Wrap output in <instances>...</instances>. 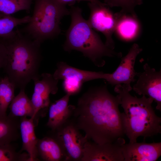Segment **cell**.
Wrapping results in <instances>:
<instances>
[{
  "label": "cell",
  "instance_id": "cell-1",
  "mask_svg": "<svg viewBox=\"0 0 161 161\" xmlns=\"http://www.w3.org/2000/svg\"><path fill=\"white\" fill-rule=\"evenodd\" d=\"M119 98L106 85L90 88L78 99L72 115L88 140L99 144L114 143L125 132Z\"/></svg>",
  "mask_w": 161,
  "mask_h": 161
},
{
  "label": "cell",
  "instance_id": "cell-2",
  "mask_svg": "<svg viewBox=\"0 0 161 161\" xmlns=\"http://www.w3.org/2000/svg\"><path fill=\"white\" fill-rule=\"evenodd\" d=\"M2 36L6 48L2 68L6 76L15 88L25 89L31 80L40 78L41 44L18 30Z\"/></svg>",
  "mask_w": 161,
  "mask_h": 161
},
{
  "label": "cell",
  "instance_id": "cell-3",
  "mask_svg": "<svg viewBox=\"0 0 161 161\" xmlns=\"http://www.w3.org/2000/svg\"><path fill=\"white\" fill-rule=\"evenodd\" d=\"M132 89L124 84L116 85L114 89L124 111L122 115L125 134L131 143L136 142L139 137H143L145 141L146 137L161 132V118L152 106L153 100L144 95L133 96L129 93Z\"/></svg>",
  "mask_w": 161,
  "mask_h": 161
},
{
  "label": "cell",
  "instance_id": "cell-4",
  "mask_svg": "<svg viewBox=\"0 0 161 161\" xmlns=\"http://www.w3.org/2000/svg\"><path fill=\"white\" fill-rule=\"evenodd\" d=\"M71 16L70 25L67 30L63 47L66 51L75 50L81 52L98 67L105 64L103 57L121 58L122 53L112 49L104 43L82 14L78 6H71L69 10Z\"/></svg>",
  "mask_w": 161,
  "mask_h": 161
},
{
  "label": "cell",
  "instance_id": "cell-5",
  "mask_svg": "<svg viewBox=\"0 0 161 161\" xmlns=\"http://www.w3.org/2000/svg\"><path fill=\"white\" fill-rule=\"evenodd\" d=\"M70 15L66 5L58 0H37L30 21L25 28L27 35L38 44L56 37L61 32L63 17Z\"/></svg>",
  "mask_w": 161,
  "mask_h": 161
},
{
  "label": "cell",
  "instance_id": "cell-6",
  "mask_svg": "<svg viewBox=\"0 0 161 161\" xmlns=\"http://www.w3.org/2000/svg\"><path fill=\"white\" fill-rule=\"evenodd\" d=\"M74 120L70 119L54 132L65 151V161L81 160L84 146L88 141L80 131Z\"/></svg>",
  "mask_w": 161,
  "mask_h": 161
},
{
  "label": "cell",
  "instance_id": "cell-7",
  "mask_svg": "<svg viewBox=\"0 0 161 161\" xmlns=\"http://www.w3.org/2000/svg\"><path fill=\"white\" fill-rule=\"evenodd\" d=\"M88 5L90 10V16L87 20L89 24L93 29L103 34L106 38L105 45L114 50L115 44L112 35L114 32L116 24L114 13L104 3L99 4L89 2Z\"/></svg>",
  "mask_w": 161,
  "mask_h": 161
},
{
  "label": "cell",
  "instance_id": "cell-8",
  "mask_svg": "<svg viewBox=\"0 0 161 161\" xmlns=\"http://www.w3.org/2000/svg\"><path fill=\"white\" fill-rule=\"evenodd\" d=\"M34 92L31 99L35 110V120L39 117H44L48 111L50 105L49 95L58 92L59 80L53 75L44 73L40 78L34 79Z\"/></svg>",
  "mask_w": 161,
  "mask_h": 161
},
{
  "label": "cell",
  "instance_id": "cell-9",
  "mask_svg": "<svg viewBox=\"0 0 161 161\" xmlns=\"http://www.w3.org/2000/svg\"><path fill=\"white\" fill-rule=\"evenodd\" d=\"M143 71L136 73L138 79L132 89L139 95L147 96L157 103L156 109L161 111V69L157 71L147 63Z\"/></svg>",
  "mask_w": 161,
  "mask_h": 161
},
{
  "label": "cell",
  "instance_id": "cell-10",
  "mask_svg": "<svg viewBox=\"0 0 161 161\" xmlns=\"http://www.w3.org/2000/svg\"><path fill=\"white\" fill-rule=\"evenodd\" d=\"M123 138L112 143L99 144L87 141L81 161H124L122 147Z\"/></svg>",
  "mask_w": 161,
  "mask_h": 161
},
{
  "label": "cell",
  "instance_id": "cell-11",
  "mask_svg": "<svg viewBox=\"0 0 161 161\" xmlns=\"http://www.w3.org/2000/svg\"><path fill=\"white\" fill-rule=\"evenodd\" d=\"M142 50L137 44H134L127 55L122 58L115 71L112 73H107L105 80L112 86L124 84L131 87V83L135 81L137 72L134 66L136 58Z\"/></svg>",
  "mask_w": 161,
  "mask_h": 161
},
{
  "label": "cell",
  "instance_id": "cell-12",
  "mask_svg": "<svg viewBox=\"0 0 161 161\" xmlns=\"http://www.w3.org/2000/svg\"><path fill=\"white\" fill-rule=\"evenodd\" d=\"M122 152L124 161H156L161 155V142L125 143Z\"/></svg>",
  "mask_w": 161,
  "mask_h": 161
},
{
  "label": "cell",
  "instance_id": "cell-13",
  "mask_svg": "<svg viewBox=\"0 0 161 161\" xmlns=\"http://www.w3.org/2000/svg\"><path fill=\"white\" fill-rule=\"evenodd\" d=\"M70 96L66 94L49 105L47 125L53 131L61 127L73 115L75 106L69 105Z\"/></svg>",
  "mask_w": 161,
  "mask_h": 161
},
{
  "label": "cell",
  "instance_id": "cell-14",
  "mask_svg": "<svg viewBox=\"0 0 161 161\" xmlns=\"http://www.w3.org/2000/svg\"><path fill=\"white\" fill-rule=\"evenodd\" d=\"M116 24L114 32L121 40L130 42L136 39L141 31L137 15L121 10L114 13Z\"/></svg>",
  "mask_w": 161,
  "mask_h": 161
},
{
  "label": "cell",
  "instance_id": "cell-15",
  "mask_svg": "<svg viewBox=\"0 0 161 161\" xmlns=\"http://www.w3.org/2000/svg\"><path fill=\"white\" fill-rule=\"evenodd\" d=\"M107 73L80 69L70 66L63 61L58 62L53 75L56 79H72L83 83L97 79L106 78Z\"/></svg>",
  "mask_w": 161,
  "mask_h": 161
},
{
  "label": "cell",
  "instance_id": "cell-16",
  "mask_svg": "<svg viewBox=\"0 0 161 161\" xmlns=\"http://www.w3.org/2000/svg\"><path fill=\"white\" fill-rule=\"evenodd\" d=\"M35 123L34 120L26 117L20 118L19 129L22 141L21 151H26L30 161L38 160L37 144L38 141L35 131Z\"/></svg>",
  "mask_w": 161,
  "mask_h": 161
},
{
  "label": "cell",
  "instance_id": "cell-17",
  "mask_svg": "<svg viewBox=\"0 0 161 161\" xmlns=\"http://www.w3.org/2000/svg\"><path fill=\"white\" fill-rule=\"evenodd\" d=\"M37 148L38 157L45 161H65L64 149L58 140L54 136L38 139Z\"/></svg>",
  "mask_w": 161,
  "mask_h": 161
},
{
  "label": "cell",
  "instance_id": "cell-18",
  "mask_svg": "<svg viewBox=\"0 0 161 161\" xmlns=\"http://www.w3.org/2000/svg\"><path fill=\"white\" fill-rule=\"evenodd\" d=\"M9 115L21 118L29 117L35 121V110L31 100L25 93V89H20L10 104Z\"/></svg>",
  "mask_w": 161,
  "mask_h": 161
},
{
  "label": "cell",
  "instance_id": "cell-19",
  "mask_svg": "<svg viewBox=\"0 0 161 161\" xmlns=\"http://www.w3.org/2000/svg\"><path fill=\"white\" fill-rule=\"evenodd\" d=\"M20 118L0 115V145L11 143L19 136Z\"/></svg>",
  "mask_w": 161,
  "mask_h": 161
},
{
  "label": "cell",
  "instance_id": "cell-20",
  "mask_svg": "<svg viewBox=\"0 0 161 161\" xmlns=\"http://www.w3.org/2000/svg\"><path fill=\"white\" fill-rule=\"evenodd\" d=\"M15 87L5 76L0 79V115H7V111L13 99Z\"/></svg>",
  "mask_w": 161,
  "mask_h": 161
},
{
  "label": "cell",
  "instance_id": "cell-21",
  "mask_svg": "<svg viewBox=\"0 0 161 161\" xmlns=\"http://www.w3.org/2000/svg\"><path fill=\"white\" fill-rule=\"evenodd\" d=\"M31 0H0V13L10 15L21 10H29Z\"/></svg>",
  "mask_w": 161,
  "mask_h": 161
},
{
  "label": "cell",
  "instance_id": "cell-22",
  "mask_svg": "<svg viewBox=\"0 0 161 161\" xmlns=\"http://www.w3.org/2000/svg\"><path fill=\"white\" fill-rule=\"evenodd\" d=\"M31 17L26 16L22 18H17L10 15H6L0 18V36L7 35L13 31L14 28L18 25L28 23Z\"/></svg>",
  "mask_w": 161,
  "mask_h": 161
},
{
  "label": "cell",
  "instance_id": "cell-23",
  "mask_svg": "<svg viewBox=\"0 0 161 161\" xmlns=\"http://www.w3.org/2000/svg\"><path fill=\"white\" fill-rule=\"evenodd\" d=\"M0 161H30L27 153L17 152L10 143L0 145Z\"/></svg>",
  "mask_w": 161,
  "mask_h": 161
},
{
  "label": "cell",
  "instance_id": "cell-24",
  "mask_svg": "<svg viewBox=\"0 0 161 161\" xmlns=\"http://www.w3.org/2000/svg\"><path fill=\"white\" fill-rule=\"evenodd\" d=\"M110 7H120L121 10L137 15L135 7L143 3V0H104V3Z\"/></svg>",
  "mask_w": 161,
  "mask_h": 161
},
{
  "label": "cell",
  "instance_id": "cell-25",
  "mask_svg": "<svg viewBox=\"0 0 161 161\" xmlns=\"http://www.w3.org/2000/svg\"><path fill=\"white\" fill-rule=\"evenodd\" d=\"M63 86L66 94L70 96L76 95L80 91L83 83L72 79L63 80Z\"/></svg>",
  "mask_w": 161,
  "mask_h": 161
},
{
  "label": "cell",
  "instance_id": "cell-26",
  "mask_svg": "<svg viewBox=\"0 0 161 161\" xmlns=\"http://www.w3.org/2000/svg\"><path fill=\"white\" fill-rule=\"evenodd\" d=\"M5 45L1 36H0V70L2 68L6 57ZM1 77H0V79Z\"/></svg>",
  "mask_w": 161,
  "mask_h": 161
},
{
  "label": "cell",
  "instance_id": "cell-27",
  "mask_svg": "<svg viewBox=\"0 0 161 161\" xmlns=\"http://www.w3.org/2000/svg\"><path fill=\"white\" fill-rule=\"evenodd\" d=\"M62 3L66 5L67 4L73 3L76 1H87L89 2H94L99 4H102V3L99 0H58Z\"/></svg>",
  "mask_w": 161,
  "mask_h": 161
},
{
  "label": "cell",
  "instance_id": "cell-28",
  "mask_svg": "<svg viewBox=\"0 0 161 161\" xmlns=\"http://www.w3.org/2000/svg\"><path fill=\"white\" fill-rule=\"evenodd\" d=\"M5 15H6L0 13V18L4 17Z\"/></svg>",
  "mask_w": 161,
  "mask_h": 161
}]
</instances>
